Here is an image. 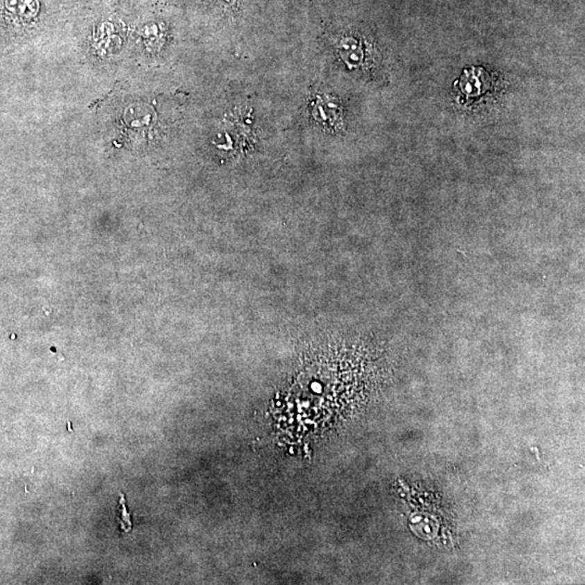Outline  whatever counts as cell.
I'll use <instances>...</instances> for the list:
<instances>
[{"label":"cell","instance_id":"cell-1","mask_svg":"<svg viewBox=\"0 0 585 585\" xmlns=\"http://www.w3.org/2000/svg\"><path fill=\"white\" fill-rule=\"evenodd\" d=\"M313 115L320 124L335 126L340 121V108L331 99H319L313 108Z\"/></svg>","mask_w":585,"mask_h":585},{"label":"cell","instance_id":"cell-2","mask_svg":"<svg viewBox=\"0 0 585 585\" xmlns=\"http://www.w3.org/2000/svg\"><path fill=\"white\" fill-rule=\"evenodd\" d=\"M340 54L342 56L343 60L346 62L348 65H356L361 62L363 58V52H362L361 47H358L356 44H348V42H343L340 47Z\"/></svg>","mask_w":585,"mask_h":585}]
</instances>
